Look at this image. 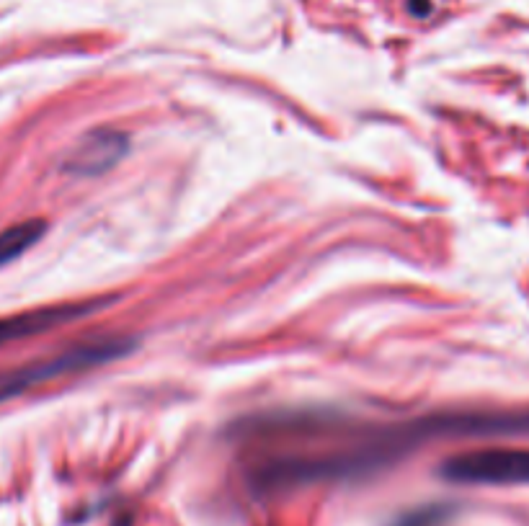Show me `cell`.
Instances as JSON below:
<instances>
[{"label": "cell", "mask_w": 529, "mask_h": 526, "mask_svg": "<svg viewBox=\"0 0 529 526\" xmlns=\"http://www.w3.org/2000/svg\"><path fill=\"white\" fill-rule=\"evenodd\" d=\"M117 297H101V300L91 302H70V305H52V307H39V310H26L0 318V346L13 341H24V338L39 336V333L55 331L60 325L75 323L83 320L93 312L104 310L109 302H114Z\"/></svg>", "instance_id": "3957f363"}, {"label": "cell", "mask_w": 529, "mask_h": 526, "mask_svg": "<svg viewBox=\"0 0 529 526\" xmlns=\"http://www.w3.org/2000/svg\"><path fill=\"white\" fill-rule=\"evenodd\" d=\"M130 140L117 129H96L80 137L65 158V171L73 176H101L127 155Z\"/></svg>", "instance_id": "277c9868"}, {"label": "cell", "mask_w": 529, "mask_h": 526, "mask_svg": "<svg viewBox=\"0 0 529 526\" xmlns=\"http://www.w3.org/2000/svg\"><path fill=\"white\" fill-rule=\"evenodd\" d=\"M135 343V338H101V341L80 343V346L60 351V354L21 364V367L11 369V372H0V403L16 398V395L31 390V387L42 385V382H52L57 377H65V374L80 372V369L109 364V361L119 359V356L130 354L135 349Z\"/></svg>", "instance_id": "6da1fadb"}, {"label": "cell", "mask_w": 529, "mask_h": 526, "mask_svg": "<svg viewBox=\"0 0 529 526\" xmlns=\"http://www.w3.org/2000/svg\"><path fill=\"white\" fill-rule=\"evenodd\" d=\"M439 475L457 485H529V449H473L447 457Z\"/></svg>", "instance_id": "7a4b0ae2"}, {"label": "cell", "mask_w": 529, "mask_h": 526, "mask_svg": "<svg viewBox=\"0 0 529 526\" xmlns=\"http://www.w3.org/2000/svg\"><path fill=\"white\" fill-rule=\"evenodd\" d=\"M44 233H47V222L44 220H26L3 230L0 233V266L24 256L31 245L42 240Z\"/></svg>", "instance_id": "5b68a950"}, {"label": "cell", "mask_w": 529, "mask_h": 526, "mask_svg": "<svg viewBox=\"0 0 529 526\" xmlns=\"http://www.w3.org/2000/svg\"><path fill=\"white\" fill-rule=\"evenodd\" d=\"M411 13H416V16H429L431 0H411Z\"/></svg>", "instance_id": "8992f818"}]
</instances>
